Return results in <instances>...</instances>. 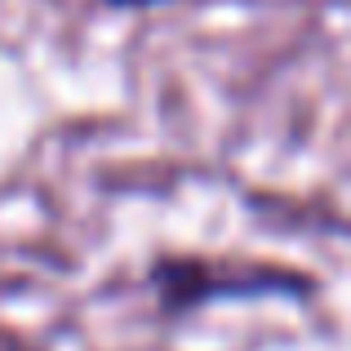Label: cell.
<instances>
[{
	"label": "cell",
	"mask_w": 351,
	"mask_h": 351,
	"mask_svg": "<svg viewBox=\"0 0 351 351\" xmlns=\"http://www.w3.org/2000/svg\"><path fill=\"white\" fill-rule=\"evenodd\" d=\"M152 289L165 316H187L205 302H227V298H307L311 280L298 271H223V267L196 263V258H160L152 267Z\"/></svg>",
	"instance_id": "6da1fadb"
},
{
	"label": "cell",
	"mask_w": 351,
	"mask_h": 351,
	"mask_svg": "<svg viewBox=\"0 0 351 351\" xmlns=\"http://www.w3.org/2000/svg\"><path fill=\"white\" fill-rule=\"evenodd\" d=\"M107 9H156V5H173V0H103Z\"/></svg>",
	"instance_id": "7a4b0ae2"
}]
</instances>
